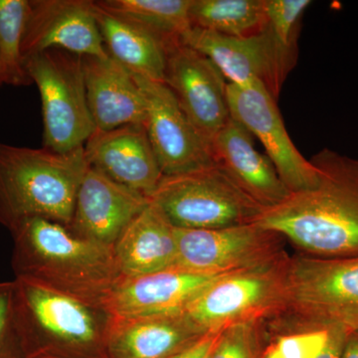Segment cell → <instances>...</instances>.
Listing matches in <instances>:
<instances>
[{
	"mask_svg": "<svg viewBox=\"0 0 358 358\" xmlns=\"http://www.w3.org/2000/svg\"><path fill=\"white\" fill-rule=\"evenodd\" d=\"M282 313L308 329H358V256L289 257Z\"/></svg>",
	"mask_w": 358,
	"mask_h": 358,
	"instance_id": "obj_5",
	"label": "cell"
},
{
	"mask_svg": "<svg viewBox=\"0 0 358 358\" xmlns=\"http://www.w3.org/2000/svg\"><path fill=\"white\" fill-rule=\"evenodd\" d=\"M204 334L185 313L114 317L107 355L110 358H173Z\"/></svg>",
	"mask_w": 358,
	"mask_h": 358,
	"instance_id": "obj_20",
	"label": "cell"
},
{
	"mask_svg": "<svg viewBox=\"0 0 358 358\" xmlns=\"http://www.w3.org/2000/svg\"><path fill=\"white\" fill-rule=\"evenodd\" d=\"M348 331H350L341 327H329V339H327L326 348L317 358L341 357Z\"/></svg>",
	"mask_w": 358,
	"mask_h": 358,
	"instance_id": "obj_31",
	"label": "cell"
},
{
	"mask_svg": "<svg viewBox=\"0 0 358 358\" xmlns=\"http://www.w3.org/2000/svg\"><path fill=\"white\" fill-rule=\"evenodd\" d=\"M49 49L110 57L96 23L94 1L28 0L23 58Z\"/></svg>",
	"mask_w": 358,
	"mask_h": 358,
	"instance_id": "obj_14",
	"label": "cell"
},
{
	"mask_svg": "<svg viewBox=\"0 0 358 358\" xmlns=\"http://www.w3.org/2000/svg\"><path fill=\"white\" fill-rule=\"evenodd\" d=\"M164 84L195 129L211 141L230 121L228 82L213 62L180 41L166 48Z\"/></svg>",
	"mask_w": 358,
	"mask_h": 358,
	"instance_id": "obj_13",
	"label": "cell"
},
{
	"mask_svg": "<svg viewBox=\"0 0 358 358\" xmlns=\"http://www.w3.org/2000/svg\"><path fill=\"white\" fill-rule=\"evenodd\" d=\"M13 282H0V358H26L13 319Z\"/></svg>",
	"mask_w": 358,
	"mask_h": 358,
	"instance_id": "obj_29",
	"label": "cell"
},
{
	"mask_svg": "<svg viewBox=\"0 0 358 358\" xmlns=\"http://www.w3.org/2000/svg\"><path fill=\"white\" fill-rule=\"evenodd\" d=\"M87 101L96 131L145 124V100L133 73L112 57L82 56Z\"/></svg>",
	"mask_w": 358,
	"mask_h": 358,
	"instance_id": "obj_18",
	"label": "cell"
},
{
	"mask_svg": "<svg viewBox=\"0 0 358 358\" xmlns=\"http://www.w3.org/2000/svg\"><path fill=\"white\" fill-rule=\"evenodd\" d=\"M264 358H282L278 350H275V345L270 346V348L267 350V352L264 355Z\"/></svg>",
	"mask_w": 358,
	"mask_h": 358,
	"instance_id": "obj_33",
	"label": "cell"
},
{
	"mask_svg": "<svg viewBox=\"0 0 358 358\" xmlns=\"http://www.w3.org/2000/svg\"><path fill=\"white\" fill-rule=\"evenodd\" d=\"M150 200L178 229H219L254 223L265 209L217 164L164 176Z\"/></svg>",
	"mask_w": 358,
	"mask_h": 358,
	"instance_id": "obj_6",
	"label": "cell"
},
{
	"mask_svg": "<svg viewBox=\"0 0 358 358\" xmlns=\"http://www.w3.org/2000/svg\"><path fill=\"white\" fill-rule=\"evenodd\" d=\"M289 258L223 275L193 300L185 315L205 334L281 315Z\"/></svg>",
	"mask_w": 358,
	"mask_h": 358,
	"instance_id": "obj_8",
	"label": "cell"
},
{
	"mask_svg": "<svg viewBox=\"0 0 358 358\" xmlns=\"http://www.w3.org/2000/svg\"><path fill=\"white\" fill-rule=\"evenodd\" d=\"M327 339L329 329H310L279 336L274 345L282 358H317Z\"/></svg>",
	"mask_w": 358,
	"mask_h": 358,
	"instance_id": "obj_28",
	"label": "cell"
},
{
	"mask_svg": "<svg viewBox=\"0 0 358 358\" xmlns=\"http://www.w3.org/2000/svg\"><path fill=\"white\" fill-rule=\"evenodd\" d=\"M95 6L96 20L110 57L134 74L164 83L166 69V44L162 38Z\"/></svg>",
	"mask_w": 358,
	"mask_h": 358,
	"instance_id": "obj_22",
	"label": "cell"
},
{
	"mask_svg": "<svg viewBox=\"0 0 358 358\" xmlns=\"http://www.w3.org/2000/svg\"><path fill=\"white\" fill-rule=\"evenodd\" d=\"M24 66L41 98L44 148L67 154L84 147L96 128L87 101L82 56L49 49L27 56Z\"/></svg>",
	"mask_w": 358,
	"mask_h": 358,
	"instance_id": "obj_7",
	"label": "cell"
},
{
	"mask_svg": "<svg viewBox=\"0 0 358 358\" xmlns=\"http://www.w3.org/2000/svg\"><path fill=\"white\" fill-rule=\"evenodd\" d=\"M148 203L147 197L88 166L68 228L78 237L114 248L122 233Z\"/></svg>",
	"mask_w": 358,
	"mask_h": 358,
	"instance_id": "obj_16",
	"label": "cell"
},
{
	"mask_svg": "<svg viewBox=\"0 0 358 358\" xmlns=\"http://www.w3.org/2000/svg\"><path fill=\"white\" fill-rule=\"evenodd\" d=\"M176 267L195 272H237L287 255L284 238L255 222L219 229L176 228Z\"/></svg>",
	"mask_w": 358,
	"mask_h": 358,
	"instance_id": "obj_10",
	"label": "cell"
},
{
	"mask_svg": "<svg viewBox=\"0 0 358 358\" xmlns=\"http://www.w3.org/2000/svg\"><path fill=\"white\" fill-rule=\"evenodd\" d=\"M310 0H264L266 27L275 39L289 48H296V30Z\"/></svg>",
	"mask_w": 358,
	"mask_h": 358,
	"instance_id": "obj_26",
	"label": "cell"
},
{
	"mask_svg": "<svg viewBox=\"0 0 358 358\" xmlns=\"http://www.w3.org/2000/svg\"><path fill=\"white\" fill-rule=\"evenodd\" d=\"M88 166L84 147L59 154L0 143V224L11 231L44 218L69 227Z\"/></svg>",
	"mask_w": 358,
	"mask_h": 358,
	"instance_id": "obj_4",
	"label": "cell"
},
{
	"mask_svg": "<svg viewBox=\"0 0 358 358\" xmlns=\"http://www.w3.org/2000/svg\"><path fill=\"white\" fill-rule=\"evenodd\" d=\"M13 319L26 358H101L114 317L105 308L23 279L13 281Z\"/></svg>",
	"mask_w": 358,
	"mask_h": 358,
	"instance_id": "obj_3",
	"label": "cell"
},
{
	"mask_svg": "<svg viewBox=\"0 0 358 358\" xmlns=\"http://www.w3.org/2000/svg\"><path fill=\"white\" fill-rule=\"evenodd\" d=\"M222 333L223 331L205 334L173 358H211Z\"/></svg>",
	"mask_w": 358,
	"mask_h": 358,
	"instance_id": "obj_30",
	"label": "cell"
},
{
	"mask_svg": "<svg viewBox=\"0 0 358 358\" xmlns=\"http://www.w3.org/2000/svg\"><path fill=\"white\" fill-rule=\"evenodd\" d=\"M9 232L15 279L105 308L121 277L114 249L78 237L62 224L44 218L28 219Z\"/></svg>",
	"mask_w": 358,
	"mask_h": 358,
	"instance_id": "obj_2",
	"label": "cell"
},
{
	"mask_svg": "<svg viewBox=\"0 0 358 358\" xmlns=\"http://www.w3.org/2000/svg\"><path fill=\"white\" fill-rule=\"evenodd\" d=\"M227 98L231 117L260 141L289 192H303L317 185V169L294 145L277 100L262 83H228Z\"/></svg>",
	"mask_w": 358,
	"mask_h": 358,
	"instance_id": "obj_11",
	"label": "cell"
},
{
	"mask_svg": "<svg viewBox=\"0 0 358 358\" xmlns=\"http://www.w3.org/2000/svg\"><path fill=\"white\" fill-rule=\"evenodd\" d=\"M28 0H0V69L2 82L10 86L31 85L22 54Z\"/></svg>",
	"mask_w": 358,
	"mask_h": 358,
	"instance_id": "obj_25",
	"label": "cell"
},
{
	"mask_svg": "<svg viewBox=\"0 0 358 358\" xmlns=\"http://www.w3.org/2000/svg\"><path fill=\"white\" fill-rule=\"evenodd\" d=\"M225 274L173 267L138 277L121 275L108 294L105 308L119 319L185 313L204 289Z\"/></svg>",
	"mask_w": 358,
	"mask_h": 358,
	"instance_id": "obj_15",
	"label": "cell"
},
{
	"mask_svg": "<svg viewBox=\"0 0 358 358\" xmlns=\"http://www.w3.org/2000/svg\"><path fill=\"white\" fill-rule=\"evenodd\" d=\"M1 85H3V82H2L1 69H0V86H1Z\"/></svg>",
	"mask_w": 358,
	"mask_h": 358,
	"instance_id": "obj_34",
	"label": "cell"
},
{
	"mask_svg": "<svg viewBox=\"0 0 358 358\" xmlns=\"http://www.w3.org/2000/svg\"><path fill=\"white\" fill-rule=\"evenodd\" d=\"M134 77L145 96L143 126L162 176L192 173L215 164L210 143L186 117L171 90L162 82Z\"/></svg>",
	"mask_w": 358,
	"mask_h": 358,
	"instance_id": "obj_12",
	"label": "cell"
},
{
	"mask_svg": "<svg viewBox=\"0 0 358 358\" xmlns=\"http://www.w3.org/2000/svg\"><path fill=\"white\" fill-rule=\"evenodd\" d=\"M259 322L224 329L211 358H258Z\"/></svg>",
	"mask_w": 358,
	"mask_h": 358,
	"instance_id": "obj_27",
	"label": "cell"
},
{
	"mask_svg": "<svg viewBox=\"0 0 358 358\" xmlns=\"http://www.w3.org/2000/svg\"><path fill=\"white\" fill-rule=\"evenodd\" d=\"M254 138L240 122L230 121L211 141L215 164L264 208L284 201L291 194L267 155L254 147Z\"/></svg>",
	"mask_w": 358,
	"mask_h": 358,
	"instance_id": "obj_19",
	"label": "cell"
},
{
	"mask_svg": "<svg viewBox=\"0 0 358 358\" xmlns=\"http://www.w3.org/2000/svg\"><path fill=\"white\" fill-rule=\"evenodd\" d=\"M84 148L90 167L148 199L164 178L143 124L95 131Z\"/></svg>",
	"mask_w": 358,
	"mask_h": 358,
	"instance_id": "obj_17",
	"label": "cell"
},
{
	"mask_svg": "<svg viewBox=\"0 0 358 358\" xmlns=\"http://www.w3.org/2000/svg\"><path fill=\"white\" fill-rule=\"evenodd\" d=\"M113 249L122 277H138L176 267V228L150 200L148 206L122 233Z\"/></svg>",
	"mask_w": 358,
	"mask_h": 358,
	"instance_id": "obj_21",
	"label": "cell"
},
{
	"mask_svg": "<svg viewBox=\"0 0 358 358\" xmlns=\"http://www.w3.org/2000/svg\"><path fill=\"white\" fill-rule=\"evenodd\" d=\"M310 162L317 185L264 209L255 223L320 258L358 256V159L324 148Z\"/></svg>",
	"mask_w": 358,
	"mask_h": 358,
	"instance_id": "obj_1",
	"label": "cell"
},
{
	"mask_svg": "<svg viewBox=\"0 0 358 358\" xmlns=\"http://www.w3.org/2000/svg\"><path fill=\"white\" fill-rule=\"evenodd\" d=\"M180 42L210 59L228 83L260 82L275 100L296 64V48L280 43L267 27L247 37L224 36L192 27Z\"/></svg>",
	"mask_w": 358,
	"mask_h": 358,
	"instance_id": "obj_9",
	"label": "cell"
},
{
	"mask_svg": "<svg viewBox=\"0 0 358 358\" xmlns=\"http://www.w3.org/2000/svg\"><path fill=\"white\" fill-rule=\"evenodd\" d=\"M339 358H358V329L348 331Z\"/></svg>",
	"mask_w": 358,
	"mask_h": 358,
	"instance_id": "obj_32",
	"label": "cell"
},
{
	"mask_svg": "<svg viewBox=\"0 0 358 358\" xmlns=\"http://www.w3.org/2000/svg\"><path fill=\"white\" fill-rule=\"evenodd\" d=\"M101 358H110V357H108V355H107V357H101Z\"/></svg>",
	"mask_w": 358,
	"mask_h": 358,
	"instance_id": "obj_35",
	"label": "cell"
},
{
	"mask_svg": "<svg viewBox=\"0 0 358 358\" xmlns=\"http://www.w3.org/2000/svg\"><path fill=\"white\" fill-rule=\"evenodd\" d=\"M96 6L131 21L164 40L166 48L192 27L189 10L192 0H103Z\"/></svg>",
	"mask_w": 358,
	"mask_h": 358,
	"instance_id": "obj_23",
	"label": "cell"
},
{
	"mask_svg": "<svg viewBox=\"0 0 358 358\" xmlns=\"http://www.w3.org/2000/svg\"><path fill=\"white\" fill-rule=\"evenodd\" d=\"M192 27L229 37H247L267 25L264 0H192Z\"/></svg>",
	"mask_w": 358,
	"mask_h": 358,
	"instance_id": "obj_24",
	"label": "cell"
}]
</instances>
